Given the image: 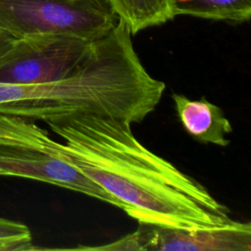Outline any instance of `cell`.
Masks as SVG:
<instances>
[{"mask_svg":"<svg viewBox=\"0 0 251 251\" xmlns=\"http://www.w3.org/2000/svg\"><path fill=\"white\" fill-rule=\"evenodd\" d=\"M54 141L35 121L0 114V176L51 183L120 208L117 200L56 153Z\"/></svg>","mask_w":251,"mask_h":251,"instance_id":"2","label":"cell"},{"mask_svg":"<svg viewBox=\"0 0 251 251\" xmlns=\"http://www.w3.org/2000/svg\"><path fill=\"white\" fill-rule=\"evenodd\" d=\"M56 153L103 188L138 223L202 228L231 219L196 179L146 148L128 122L75 113L44 122Z\"/></svg>","mask_w":251,"mask_h":251,"instance_id":"1","label":"cell"},{"mask_svg":"<svg viewBox=\"0 0 251 251\" xmlns=\"http://www.w3.org/2000/svg\"><path fill=\"white\" fill-rule=\"evenodd\" d=\"M176 16H191L205 20L245 23L251 17V0H170Z\"/></svg>","mask_w":251,"mask_h":251,"instance_id":"7","label":"cell"},{"mask_svg":"<svg viewBox=\"0 0 251 251\" xmlns=\"http://www.w3.org/2000/svg\"><path fill=\"white\" fill-rule=\"evenodd\" d=\"M118 21L110 0H0V29L15 38L69 35L93 41Z\"/></svg>","mask_w":251,"mask_h":251,"instance_id":"3","label":"cell"},{"mask_svg":"<svg viewBox=\"0 0 251 251\" xmlns=\"http://www.w3.org/2000/svg\"><path fill=\"white\" fill-rule=\"evenodd\" d=\"M93 41L69 35L16 38L0 56V82L42 84L57 80L86 56Z\"/></svg>","mask_w":251,"mask_h":251,"instance_id":"4","label":"cell"},{"mask_svg":"<svg viewBox=\"0 0 251 251\" xmlns=\"http://www.w3.org/2000/svg\"><path fill=\"white\" fill-rule=\"evenodd\" d=\"M15 37L8 32L0 29V56L4 54L15 41Z\"/></svg>","mask_w":251,"mask_h":251,"instance_id":"10","label":"cell"},{"mask_svg":"<svg viewBox=\"0 0 251 251\" xmlns=\"http://www.w3.org/2000/svg\"><path fill=\"white\" fill-rule=\"evenodd\" d=\"M93 250H174V251H250L251 226L229 222L202 228H185L139 223L132 233Z\"/></svg>","mask_w":251,"mask_h":251,"instance_id":"5","label":"cell"},{"mask_svg":"<svg viewBox=\"0 0 251 251\" xmlns=\"http://www.w3.org/2000/svg\"><path fill=\"white\" fill-rule=\"evenodd\" d=\"M32 237L27 226L0 217V251L31 250Z\"/></svg>","mask_w":251,"mask_h":251,"instance_id":"9","label":"cell"},{"mask_svg":"<svg viewBox=\"0 0 251 251\" xmlns=\"http://www.w3.org/2000/svg\"><path fill=\"white\" fill-rule=\"evenodd\" d=\"M172 98L179 122L194 139L219 146L229 144L226 135L232 132V126L220 107L205 97L191 100L182 94L174 93Z\"/></svg>","mask_w":251,"mask_h":251,"instance_id":"6","label":"cell"},{"mask_svg":"<svg viewBox=\"0 0 251 251\" xmlns=\"http://www.w3.org/2000/svg\"><path fill=\"white\" fill-rule=\"evenodd\" d=\"M119 20L132 35L174 20L170 0H110Z\"/></svg>","mask_w":251,"mask_h":251,"instance_id":"8","label":"cell"}]
</instances>
